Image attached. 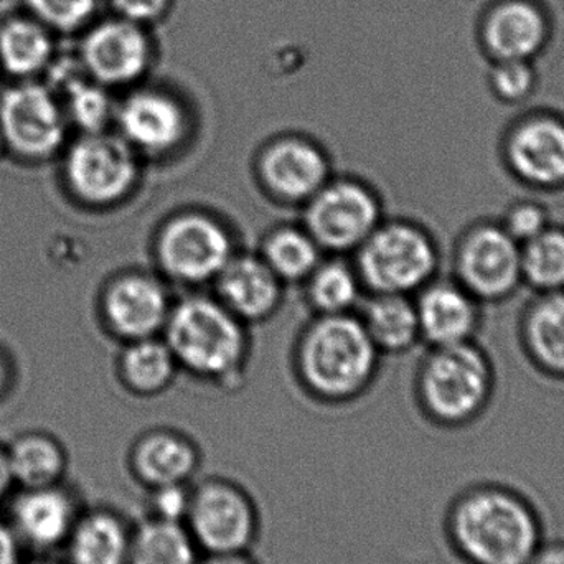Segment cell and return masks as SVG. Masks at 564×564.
Listing matches in <instances>:
<instances>
[{
    "mask_svg": "<svg viewBox=\"0 0 564 564\" xmlns=\"http://www.w3.org/2000/svg\"><path fill=\"white\" fill-rule=\"evenodd\" d=\"M380 351L351 314L318 315L297 345V370L305 388L325 401L364 393L377 373Z\"/></svg>",
    "mask_w": 564,
    "mask_h": 564,
    "instance_id": "cell-3",
    "label": "cell"
},
{
    "mask_svg": "<svg viewBox=\"0 0 564 564\" xmlns=\"http://www.w3.org/2000/svg\"><path fill=\"white\" fill-rule=\"evenodd\" d=\"M111 6L121 19L144 25L161 19L169 0H111Z\"/></svg>",
    "mask_w": 564,
    "mask_h": 564,
    "instance_id": "cell-37",
    "label": "cell"
},
{
    "mask_svg": "<svg viewBox=\"0 0 564 564\" xmlns=\"http://www.w3.org/2000/svg\"><path fill=\"white\" fill-rule=\"evenodd\" d=\"M484 39L497 62L529 59L545 43V17L527 0H509L490 13Z\"/></svg>",
    "mask_w": 564,
    "mask_h": 564,
    "instance_id": "cell-24",
    "label": "cell"
},
{
    "mask_svg": "<svg viewBox=\"0 0 564 564\" xmlns=\"http://www.w3.org/2000/svg\"><path fill=\"white\" fill-rule=\"evenodd\" d=\"M200 467L197 444L174 430H152L135 440L129 469L145 489L191 484Z\"/></svg>",
    "mask_w": 564,
    "mask_h": 564,
    "instance_id": "cell-21",
    "label": "cell"
},
{
    "mask_svg": "<svg viewBox=\"0 0 564 564\" xmlns=\"http://www.w3.org/2000/svg\"><path fill=\"white\" fill-rule=\"evenodd\" d=\"M522 281L532 294L564 291L563 225H550L522 245Z\"/></svg>",
    "mask_w": 564,
    "mask_h": 564,
    "instance_id": "cell-30",
    "label": "cell"
},
{
    "mask_svg": "<svg viewBox=\"0 0 564 564\" xmlns=\"http://www.w3.org/2000/svg\"><path fill=\"white\" fill-rule=\"evenodd\" d=\"M22 545L17 540L6 517H0V564H19L23 560Z\"/></svg>",
    "mask_w": 564,
    "mask_h": 564,
    "instance_id": "cell-38",
    "label": "cell"
},
{
    "mask_svg": "<svg viewBox=\"0 0 564 564\" xmlns=\"http://www.w3.org/2000/svg\"><path fill=\"white\" fill-rule=\"evenodd\" d=\"M260 257L282 282H301L321 264L322 248L305 228L280 227L264 238Z\"/></svg>",
    "mask_w": 564,
    "mask_h": 564,
    "instance_id": "cell-29",
    "label": "cell"
},
{
    "mask_svg": "<svg viewBox=\"0 0 564 564\" xmlns=\"http://www.w3.org/2000/svg\"><path fill=\"white\" fill-rule=\"evenodd\" d=\"M13 490H15V482H13L12 473H10L6 444H0V507L6 506Z\"/></svg>",
    "mask_w": 564,
    "mask_h": 564,
    "instance_id": "cell-41",
    "label": "cell"
},
{
    "mask_svg": "<svg viewBox=\"0 0 564 564\" xmlns=\"http://www.w3.org/2000/svg\"><path fill=\"white\" fill-rule=\"evenodd\" d=\"M19 564H66L63 560L53 558V555H32Z\"/></svg>",
    "mask_w": 564,
    "mask_h": 564,
    "instance_id": "cell-43",
    "label": "cell"
},
{
    "mask_svg": "<svg viewBox=\"0 0 564 564\" xmlns=\"http://www.w3.org/2000/svg\"><path fill=\"white\" fill-rule=\"evenodd\" d=\"M202 558L184 523L148 517L132 529L128 564H200Z\"/></svg>",
    "mask_w": 564,
    "mask_h": 564,
    "instance_id": "cell-28",
    "label": "cell"
},
{
    "mask_svg": "<svg viewBox=\"0 0 564 564\" xmlns=\"http://www.w3.org/2000/svg\"><path fill=\"white\" fill-rule=\"evenodd\" d=\"M200 564H258L251 558L250 553L243 555H215L204 556Z\"/></svg>",
    "mask_w": 564,
    "mask_h": 564,
    "instance_id": "cell-42",
    "label": "cell"
},
{
    "mask_svg": "<svg viewBox=\"0 0 564 564\" xmlns=\"http://www.w3.org/2000/svg\"><path fill=\"white\" fill-rule=\"evenodd\" d=\"M55 93L65 109L69 128L76 129L78 134L108 131V126L115 122L116 106L108 91L85 73L69 79Z\"/></svg>",
    "mask_w": 564,
    "mask_h": 564,
    "instance_id": "cell-32",
    "label": "cell"
},
{
    "mask_svg": "<svg viewBox=\"0 0 564 564\" xmlns=\"http://www.w3.org/2000/svg\"><path fill=\"white\" fill-rule=\"evenodd\" d=\"M444 539L463 564H523L546 539L539 503L516 484L477 480L444 513Z\"/></svg>",
    "mask_w": 564,
    "mask_h": 564,
    "instance_id": "cell-1",
    "label": "cell"
},
{
    "mask_svg": "<svg viewBox=\"0 0 564 564\" xmlns=\"http://www.w3.org/2000/svg\"><path fill=\"white\" fill-rule=\"evenodd\" d=\"M536 76L529 59H502L490 73V89L499 101L519 105L532 96Z\"/></svg>",
    "mask_w": 564,
    "mask_h": 564,
    "instance_id": "cell-35",
    "label": "cell"
},
{
    "mask_svg": "<svg viewBox=\"0 0 564 564\" xmlns=\"http://www.w3.org/2000/svg\"><path fill=\"white\" fill-rule=\"evenodd\" d=\"M257 167L268 194L282 204H305L330 181L327 155L299 135L270 142L261 151Z\"/></svg>",
    "mask_w": 564,
    "mask_h": 564,
    "instance_id": "cell-17",
    "label": "cell"
},
{
    "mask_svg": "<svg viewBox=\"0 0 564 564\" xmlns=\"http://www.w3.org/2000/svg\"><path fill=\"white\" fill-rule=\"evenodd\" d=\"M451 276L484 305L512 301L523 288L522 245L497 218H477L457 235Z\"/></svg>",
    "mask_w": 564,
    "mask_h": 564,
    "instance_id": "cell-8",
    "label": "cell"
},
{
    "mask_svg": "<svg viewBox=\"0 0 564 564\" xmlns=\"http://www.w3.org/2000/svg\"><path fill=\"white\" fill-rule=\"evenodd\" d=\"M497 220L506 228L507 234L520 245L533 240L543 234L550 225L555 224L549 205L535 195L519 197L510 202Z\"/></svg>",
    "mask_w": 564,
    "mask_h": 564,
    "instance_id": "cell-33",
    "label": "cell"
},
{
    "mask_svg": "<svg viewBox=\"0 0 564 564\" xmlns=\"http://www.w3.org/2000/svg\"><path fill=\"white\" fill-rule=\"evenodd\" d=\"M172 305L164 282L144 271L116 274L99 294V314L106 328L126 344L159 337Z\"/></svg>",
    "mask_w": 564,
    "mask_h": 564,
    "instance_id": "cell-14",
    "label": "cell"
},
{
    "mask_svg": "<svg viewBox=\"0 0 564 564\" xmlns=\"http://www.w3.org/2000/svg\"><path fill=\"white\" fill-rule=\"evenodd\" d=\"M215 282L217 299L241 322L271 317L281 305L282 282L260 254H234Z\"/></svg>",
    "mask_w": 564,
    "mask_h": 564,
    "instance_id": "cell-20",
    "label": "cell"
},
{
    "mask_svg": "<svg viewBox=\"0 0 564 564\" xmlns=\"http://www.w3.org/2000/svg\"><path fill=\"white\" fill-rule=\"evenodd\" d=\"M421 341L430 347L479 340L486 305L453 276H437L414 294Z\"/></svg>",
    "mask_w": 564,
    "mask_h": 564,
    "instance_id": "cell-18",
    "label": "cell"
},
{
    "mask_svg": "<svg viewBox=\"0 0 564 564\" xmlns=\"http://www.w3.org/2000/svg\"><path fill=\"white\" fill-rule=\"evenodd\" d=\"M380 224L377 195L355 178L328 181L304 204V228L322 251H357Z\"/></svg>",
    "mask_w": 564,
    "mask_h": 564,
    "instance_id": "cell-12",
    "label": "cell"
},
{
    "mask_svg": "<svg viewBox=\"0 0 564 564\" xmlns=\"http://www.w3.org/2000/svg\"><path fill=\"white\" fill-rule=\"evenodd\" d=\"M25 7L53 33H72L91 20L98 0H25Z\"/></svg>",
    "mask_w": 564,
    "mask_h": 564,
    "instance_id": "cell-34",
    "label": "cell"
},
{
    "mask_svg": "<svg viewBox=\"0 0 564 564\" xmlns=\"http://www.w3.org/2000/svg\"><path fill=\"white\" fill-rule=\"evenodd\" d=\"M304 282L308 304L318 315L350 314L360 297L357 270L341 260L321 261Z\"/></svg>",
    "mask_w": 564,
    "mask_h": 564,
    "instance_id": "cell-31",
    "label": "cell"
},
{
    "mask_svg": "<svg viewBox=\"0 0 564 564\" xmlns=\"http://www.w3.org/2000/svg\"><path fill=\"white\" fill-rule=\"evenodd\" d=\"M69 131L62 101L45 82H13L0 93V135L15 161L42 165L58 159Z\"/></svg>",
    "mask_w": 564,
    "mask_h": 564,
    "instance_id": "cell-7",
    "label": "cell"
},
{
    "mask_svg": "<svg viewBox=\"0 0 564 564\" xmlns=\"http://www.w3.org/2000/svg\"><path fill=\"white\" fill-rule=\"evenodd\" d=\"M118 134L139 155L171 154L184 144L188 118L184 106L159 89H138L116 106Z\"/></svg>",
    "mask_w": 564,
    "mask_h": 564,
    "instance_id": "cell-16",
    "label": "cell"
},
{
    "mask_svg": "<svg viewBox=\"0 0 564 564\" xmlns=\"http://www.w3.org/2000/svg\"><path fill=\"white\" fill-rule=\"evenodd\" d=\"M55 53L52 30L30 13L7 17L0 22V72L13 82L45 76Z\"/></svg>",
    "mask_w": 564,
    "mask_h": 564,
    "instance_id": "cell-23",
    "label": "cell"
},
{
    "mask_svg": "<svg viewBox=\"0 0 564 564\" xmlns=\"http://www.w3.org/2000/svg\"><path fill=\"white\" fill-rule=\"evenodd\" d=\"M192 484H172L148 490V517L162 522L184 523L191 509Z\"/></svg>",
    "mask_w": 564,
    "mask_h": 564,
    "instance_id": "cell-36",
    "label": "cell"
},
{
    "mask_svg": "<svg viewBox=\"0 0 564 564\" xmlns=\"http://www.w3.org/2000/svg\"><path fill=\"white\" fill-rule=\"evenodd\" d=\"M503 172L533 195L564 192V116L532 111L513 119L497 145Z\"/></svg>",
    "mask_w": 564,
    "mask_h": 564,
    "instance_id": "cell-10",
    "label": "cell"
},
{
    "mask_svg": "<svg viewBox=\"0 0 564 564\" xmlns=\"http://www.w3.org/2000/svg\"><path fill=\"white\" fill-rule=\"evenodd\" d=\"M58 159L68 197L96 210L126 200L141 175L138 152L118 132L78 134L69 139Z\"/></svg>",
    "mask_w": 564,
    "mask_h": 564,
    "instance_id": "cell-6",
    "label": "cell"
},
{
    "mask_svg": "<svg viewBox=\"0 0 564 564\" xmlns=\"http://www.w3.org/2000/svg\"><path fill=\"white\" fill-rule=\"evenodd\" d=\"M6 145H3L2 135H0V161H2L3 158H6Z\"/></svg>",
    "mask_w": 564,
    "mask_h": 564,
    "instance_id": "cell-44",
    "label": "cell"
},
{
    "mask_svg": "<svg viewBox=\"0 0 564 564\" xmlns=\"http://www.w3.org/2000/svg\"><path fill=\"white\" fill-rule=\"evenodd\" d=\"M149 62L151 45L142 25L121 17L96 23L79 43V66L105 88L132 85L148 72Z\"/></svg>",
    "mask_w": 564,
    "mask_h": 564,
    "instance_id": "cell-15",
    "label": "cell"
},
{
    "mask_svg": "<svg viewBox=\"0 0 564 564\" xmlns=\"http://www.w3.org/2000/svg\"><path fill=\"white\" fill-rule=\"evenodd\" d=\"M13 377H15V368L9 351L0 345V401L9 397L13 390Z\"/></svg>",
    "mask_w": 564,
    "mask_h": 564,
    "instance_id": "cell-40",
    "label": "cell"
},
{
    "mask_svg": "<svg viewBox=\"0 0 564 564\" xmlns=\"http://www.w3.org/2000/svg\"><path fill=\"white\" fill-rule=\"evenodd\" d=\"M360 321L380 354H404L421 341L416 304L411 295L373 294Z\"/></svg>",
    "mask_w": 564,
    "mask_h": 564,
    "instance_id": "cell-26",
    "label": "cell"
},
{
    "mask_svg": "<svg viewBox=\"0 0 564 564\" xmlns=\"http://www.w3.org/2000/svg\"><path fill=\"white\" fill-rule=\"evenodd\" d=\"M154 253L165 276L197 285L217 280L235 247L220 220L204 212H182L159 228Z\"/></svg>",
    "mask_w": 564,
    "mask_h": 564,
    "instance_id": "cell-11",
    "label": "cell"
},
{
    "mask_svg": "<svg viewBox=\"0 0 564 564\" xmlns=\"http://www.w3.org/2000/svg\"><path fill=\"white\" fill-rule=\"evenodd\" d=\"M496 393V361L479 340L430 347L417 368V404L426 420L443 430L479 423Z\"/></svg>",
    "mask_w": 564,
    "mask_h": 564,
    "instance_id": "cell-2",
    "label": "cell"
},
{
    "mask_svg": "<svg viewBox=\"0 0 564 564\" xmlns=\"http://www.w3.org/2000/svg\"><path fill=\"white\" fill-rule=\"evenodd\" d=\"M6 517L23 552L53 555L63 550L86 509L78 490L59 482L15 489L6 502Z\"/></svg>",
    "mask_w": 564,
    "mask_h": 564,
    "instance_id": "cell-13",
    "label": "cell"
},
{
    "mask_svg": "<svg viewBox=\"0 0 564 564\" xmlns=\"http://www.w3.org/2000/svg\"><path fill=\"white\" fill-rule=\"evenodd\" d=\"M517 337L536 373L564 383V291L533 294L520 311Z\"/></svg>",
    "mask_w": 564,
    "mask_h": 564,
    "instance_id": "cell-19",
    "label": "cell"
},
{
    "mask_svg": "<svg viewBox=\"0 0 564 564\" xmlns=\"http://www.w3.org/2000/svg\"><path fill=\"white\" fill-rule=\"evenodd\" d=\"M177 371V360L164 338L128 341L119 355V378L129 391L139 397H154L167 390Z\"/></svg>",
    "mask_w": 564,
    "mask_h": 564,
    "instance_id": "cell-27",
    "label": "cell"
},
{
    "mask_svg": "<svg viewBox=\"0 0 564 564\" xmlns=\"http://www.w3.org/2000/svg\"><path fill=\"white\" fill-rule=\"evenodd\" d=\"M132 525L111 507H86L63 546L66 564H128Z\"/></svg>",
    "mask_w": 564,
    "mask_h": 564,
    "instance_id": "cell-22",
    "label": "cell"
},
{
    "mask_svg": "<svg viewBox=\"0 0 564 564\" xmlns=\"http://www.w3.org/2000/svg\"><path fill=\"white\" fill-rule=\"evenodd\" d=\"M162 335L178 368L188 373L227 383L243 370L248 355L245 322L218 299L188 295L175 302Z\"/></svg>",
    "mask_w": 564,
    "mask_h": 564,
    "instance_id": "cell-4",
    "label": "cell"
},
{
    "mask_svg": "<svg viewBox=\"0 0 564 564\" xmlns=\"http://www.w3.org/2000/svg\"><path fill=\"white\" fill-rule=\"evenodd\" d=\"M355 253V270L371 294L413 295L440 276V245L416 221L378 225Z\"/></svg>",
    "mask_w": 564,
    "mask_h": 564,
    "instance_id": "cell-5",
    "label": "cell"
},
{
    "mask_svg": "<svg viewBox=\"0 0 564 564\" xmlns=\"http://www.w3.org/2000/svg\"><path fill=\"white\" fill-rule=\"evenodd\" d=\"M184 525L202 555H243L260 535V512L240 484L208 477L192 489Z\"/></svg>",
    "mask_w": 564,
    "mask_h": 564,
    "instance_id": "cell-9",
    "label": "cell"
},
{
    "mask_svg": "<svg viewBox=\"0 0 564 564\" xmlns=\"http://www.w3.org/2000/svg\"><path fill=\"white\" fill-rule=\"evenodd\" d=\"M6 451L15 489L65 482L68 453L62 441L52 433L23 431L6 444Z\"/></svg>",
    "mask_w": 564,
    "mask_h": 564,
    "instance_id": "cell-25",
    "label": "cell"
},
{
    "mask_svg": "<svg viewBox=\"0 0 564 564\" xmlns=\"http://www.w3.org/2000/svg\"><path fill=\"white\" fill-rule=\"evenodd\" d=\"M523 564H564V539L546 536L542 545Z\"/></svg>",
    "mask_w": 564,
    "mask_h": 564,
    "instance_id": "cell-39",
    "label": "cell"
}]
</instances>
